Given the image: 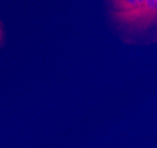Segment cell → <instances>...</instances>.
Masks as SVG:
<instances>
[{
  "label": "cell",
  "instance_id": "6da1fadb",
  "mask_svg": "<svg viewBox=\"0 0 157 148\" xmlns=\"http://www.w3.org/2000/svg\"><path fill=\"white\" fill-rule=\"evenodd\" d=\"M145 0H110L112 19L117 25L128 27L130 22L143 7Z\"/></svg>",
  "mask_w": 157,
  "mask_h": 148
},
{
  "label": "cell",
  "instance_id": "7a4b0ae2",
  "mask_svg": "<svg viewBox=\"0 0 157 148\" xmlns=\"http://www.w3.org/2000/svg\"><path fill=\"white\" fill-rule=\"evenodd\" d=\"M154 26H157V0H145L141 11L132 18L126 29L142 32Z\"/></svg>",
  "mask_w": 157,
  "mask_h": 148
},
{
  "label": "cell",
  "instance_id": "3957f363",
  "mask_svg": "<svg viewBox=\"0 0 157 148\" xmlns=\"http://www.w3.org/2000/svg\"><path fill=\"white\" fill-rule=\"evenodd\" d=\"M2 39H4V31H2V27H1V25H0V45H1V43H2Z\"/></svg>",
  "mask_w": 157,
  "mask_h": 148
}]
</instances>
